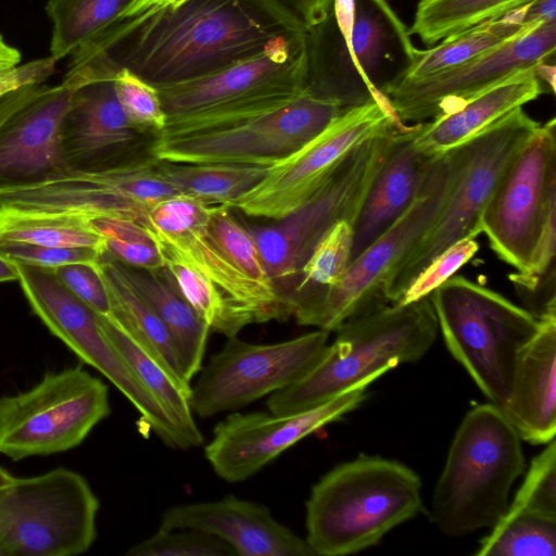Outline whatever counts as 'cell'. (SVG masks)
<instances>
[{"label": "cell", "instance_id": "obj_6", "mask_svg": "<svg viewBox=\"0 0 556 556\" xmlns=\"http://www.w3.org/2000/svg\"><path fill=\"white\" fill-rule=\"evenodd\" d=\"M523 469L521 438L503 412L490 402L475 405L458 426L435 483L432 521L448 536L491 529Z\"/></svg>", "mask_w": 556, "mask_h": 556}, {"label": "cell", "instance_id": "obj_32", "mask_svg": "<svg viewBox=\"0 0 556 556\" xmlns=\"http://www.w3.org/2000/svg\"><path fill=\"white\" fill-rule=\"evenodd\" d=\"M98 269L109 294L111 315L139 336L177 379L190 383L184 377L175 345L167 329L124 278L115 260L104 252L98 262Z\"/></svg>", "mask_w": 556, "mask_h": 556}, {"label": "cell", "instance_id": "obj_29", "mask_svg": "<svg viewBox=\"0 0 556 556\" xmlns=\"http://www.w3.org/2000/svg\"><path fill=\"white\" fill-rule=\"evenodd\" d=\"M99 326L139 382L157 401L190 447L203 443L190 406L191 384L177 379L149 345L112 315H98Z\"/></svg>", "mask_w": 556, "mask_h": 556}, {"label": "cell", "instance_id": "obj_55", "mask_svg": "<svg viewBox=\"0 0 556 556\" xmlns=\"http://www.w3.org/2000/svg\"><path fill=\"white\" fill-rule=\"evenodd\" d=\"M21 58H12V56H2L0 55V71H4L16 66L20 62Z\"/></svg>", "mask_w": 556, "mask_h": 556}, {"label": "cell", "instance_id": "obj_42", "mask_svg": "<svg viewBox=\"0 0 556 556\" xmlns=\"http://www.w3.org/2000/svg\"><path fill=\"white\" fill-rule=\"evenodd\" d=\"M129 556H233L235 551L215 535L197 529L159 530L127 552Z\"/></svg>", "mask_w": 556, "mask_h": 556}, {"label": "cell", "instance_id": "obj_24", "mask_svg": "<svg viewBox=\"0 0 556 556\" xmlns=\"http://www.w3.org/2000/svg\"><path fill=\"white\" fill-rule=\"evenodd\" d=\"M139 132L128 121L113 78H100L76 89L61 130L66 168L92 169L131 159Z\"/></svg>", "mask_w": 556, "mask_h": 556}, {"label": "cell", "instance_id": "obj_33", "mask_svg": "<svg viewBox=\"0 0 556 556\" xmlns=\"http://www.w3.org/2000/svg\"><path fill=\"white\" fill-rule=\"evenodd\" d=\"M160 250L164 267L178 292L211 330L228 339L237 337L245 326L256 323L251 311L229 298L197 267L167 250Z\"/></svg>", "mask_w": 556, "mask_h": 556}, {"label": "cell", "instance_id": "obj_45", "mask_svg": "<svg viewBox=\"0 0 556 556\" xmlns=\"http://www.w3.org/2000/svg\"><path fill=\"white\" fill-rule=\"evenodd\" d=\"M104 252L88 247H45L23 242H0V255L11 262L45 269L85 263L97 265Z\"/></svg>", "mask_w": 556, "mask_h": 556}, {"label": "cell", "instance_id": "obj_40", "mask_svg": "<svg viewBox=\"0 0 556 556\" xmlns=\"http://www.w3.org/2000/svg\"><path fill=\"white\" fill-rule=\"evenodd\" d=\"M87 223L104 239L105 252L118 262L146 270L164 267L163 254L143 225L112 216L88 218Z\"/></svg>", "mask_w": 556, "mask_h": 556}, {"label": "cell", "instance_id": "obj_18", "mask_svg": "<svg viewBox=\"0 0 556 556\" xmlns=\"http://www.w3.org/2000/svg\"><path fill=\"white\" fill-rule=\"evenodd\" d=\"M329 333L317 329L270 344L228 338L200 369L191 387L193 414L208 418L235 412L292 384L321 356Z\"/></svg>", "mask_w": 556, "mask_h": 556}, {"label": "cell", "instance_id": "obj_13", "mask_svg": "<svg viewBox=\"0 0 556 556\" xmlns=\"http://www.w3.org/2000/svg\"><path fill=\"white\" fill-rule=\"evenodd\" d=\"M349 110L306 87L289 103L239 123L180 136H156L149 154L176 163L274 165Z\"/></svg>", "mask_w": 556, "mask_h": 556}, {"label": "cell", "instance_id": "obj_5", "mask_svg": "<svg viewBox=\"0 0 556 556\" xmlns=\"http://www.w3.org/2000/svg\"><path fill=\"white\" fill-rule=\"evenodd\" d=\"M308 70V30H302L278 36L260 53L218 72L157 87L166 114L157 136L205 131L276 110L306 89Z\"/></svg>", "mask_w": 556, "mask_h": 556}, {"label": "cell", "instance_id": "obj_26", "mask_svg": "<svg viewBox=\"0 0 556 556\" xmlns=\"http://www.w3.org/2000/svg\"><path fill=\"white\" fill-rule=\"evenodd\" d=\"M540 321L519 354L510 396L500 408L531 444H547L556 433V317Z\"/></svg>", "mask_w": 556, "mask_h": 556}, {"label": "cell", "instance_id": "obj_28", "mask_svg": "<svg viewBox=\"0 0 556 556\" xmlns=\"http://www.w3.org/2000/svg\"><path fill=\"white\" fill-rule=\"evenodd\" d=\"M115 263L124 278L167 329L184 377L191 382L202 368L210 327L178 292L165 267L146 270L130 267L117 260Z\"/></svg>", "mask_w": 556, "mask_h": 556}, {"label": "cell", "instance_id": "obj_17", "mask_svg": "<svg viewBox=\"0 0 556 556\" xmlns=\"http://www.w3.org/2000/svg\"><path fill=\"white\" fill-rule=\"evenodd\" d=\"M389 102L353 108L282 161L230 207L247 216L279 220L306 203L339 162L356 146L390 127L402 126Z\"/></svg>", "mask_w": 556, "mask_h": 556}, {"label": "cell", "instance_id": "obj_52", "mask_svg": "<svg viewBox=\"0 0 556 556\" xmlns=\"http://www.w3.org/2000/svg\"><path fill=\"white\" fill-rule=\"evenodd\" d=\"M160 0H132L130 5L124 12L123 16H130L139 12L146 11L151 7L157 5Z\"/></svg>", "mask_w": 556, "mask_h": 556}, {"label": "cell", "instance_id": "obj_38", "mask_svg": "<svg viewBox=\"0 0 556 556\" xmlns=\"http://www.w3.org/2000/svg\"><path fill=\"white\" fill-rule=\"evenodd\" d=\"M352 238V223L341 220L316 244L301 268L292 298L293 313L342 279L351 261Z\"/></svg>", "mask_w": 556, "mask_h": 556}, {"label": "cell", "instance_id": "obj_46", "mask_svg": "<svg viewBox=\"0 0 556 556\" xmlns=\"http://www.w3.org/2000/svg\"><path fill=\"white\" fill-rule=\"evenodd\" d=\"M51 271L70 292L98 315L110 316L112 314L109 294L98 264L74 263L60 266Z\"/></svg>", "mask_w": 556, "mask_h": 556}, {"label": "cell", "instance_id": "obj_7", "mask_svg": "<svg viewBox=\"0 0 556 556\" xmlns=\"http://www.w3.org/2000/svg\"><path fill=\"white\" fill-rule=\"evenodd\" d=\"M541 124L522 108L451 149L453 176L431 226L390 275L384 296L396 303L415 277L454 243L481 233V216L505 167Z\"/></svg>", "mask_w": 556, "mask_h": 556}, {"label": "cell", "instance_id": "obj_12", "mask_svg": "<svg viewBox=\"0 0 556 556\" xmlns=\"http://www.w3.org/2000/svg\"><path fill=\"white\" fill-rule=\"evenodd\" d=\"M110 413L106 384L83 367L47 372L31 389L0 397V454L21 460L68 451Z\"/></svg>", "mask_w": 556, "mask_h": 556}, {"label": "cell", "instance_id": "obj_37", "mask_svg": "<svg viewBox=\"0 0 556 556\" xmlns=\"http://www.w3.org/2000/svg\"><path fill=\"white\" fill-rule=\"evenodd\" d=\"M556 517L507 507L477 556H555Z\"/></svg>", "mask_w": 556, "mask_h": 556}, {"label": "cell", "instance_id": "obj_16", "mask_svg": "<svg viewBox=\"0 0 556 556\" xmlns=\"http://www.w3.org/2000/svg\"><path fill=\"white\" fill-rule=\"evenodd\" d=\"M12 263L24 295L46 327L124 394L148 431L169 447L190 448L184 434L104 336L98 314L70 292L50 269Z\"/></svg>", "mask_w": 556, "mask_h": 556}, {"label": "cell", "instance_id": "obj_39", "mask_svg": "<svg viewBox=\"0 0 556 556\" xmlns=\"http://www.w3.org/2000/svg\"><path fill=\"white\" fill-rule=\"evenodd\" d=\"M207 227L232 265L261 291L280 302L291 317L268 276L252 235L245 224L235 217L231 207L212 204Z\"/></svg>", "mask_w": 556, "mask_h": 556}, {"label": "cell", "instance_id": "obj_50", "mask_svg": "<svg viewBox=\"0 0 556 556\" xmlns=\"http://www.w3.org/2000/svg\"><path fill=\"white\" fill-rule=\"evenodd\" d=\"M556 21V0H533L522 7L519 22L525 25Z\"/></svg>", "mask_w": 556, "mask_h": 556}, {"label": "cell", "instance_id": "obj_43", "mask_svg": "<svg viewBox=\"0 0 556 556\" xmlns=\"http://www.w3.org/2000/svg\"><path fill=\"white\" fill-rule=\"evenodd\" d=\"M509 508L556 517V442L536 455Z\"/></svg>", "mask_w": 556, "mask_h": 556}, {"label": "cell", "instance_id": "obj_35", "mask_svg": "<svg viewBox=\"0 0 556 556\" xmlns=\"http://www.w3.org/2000/svg\"><path fill=\"white\" fill-rule=\"evenodd\" d=\"M533 0H419L410 35L427 45L516 11Z\"/></svg>", "mask_w": 556, "mask_h": 556}, {"label": "cell", "instance_id": "obj_9", "mask_svg": "<svg viewBox=\"0 0 556 556\" xmlns=\"http://www.w3.org/2000/svg\"><path fill=\"white\" fill-rule=\"evenodd\" d=\"M393 126L353 148L321 188L296 211L267 225H247L275 289L292 316L301 268L339 222L353 223L368 185L384 157Z\"/></svg>", "mask_w": 556, "mask_h": 556}, {"label": "cell", "instance_id": "obj_27", "mask_svg": "<svg viewBox=\"0 0 556 556\" xmlns=\"http://www.w3.org/2000/svg\"><path fill=\"white\" fill-rule=\"evenodd\" d=\"M535 67L518 71L430 122L419 123L415 147L432 156L444 153L513 110L536 99L545 89Z\"/></svg>", "mask_w": 556, "mask_h": 556}, {"label": "cell", "instance_id": "obj_56", "mask_svg": "<svg viewBox=\"0 0 556 556\" xmlns=\"http://www.w3.org/2000/svg\"><path fill=\"white\" fill-rule=\"evenodd\" d=\"M182 0H160L157 5L175 4Z\"/></svg>", "mask_w": 556, "mask_h": 556}, {"label": "cell", "instance_id": "obj_3", "mask_svg": "<svg viewBox=\"0 0 556 556\" xmlns=\"http://www.w3.org/2000/svg\"><path fill=\"white\" fill-rule=\"evenodd\" d=\"M307 87L346 109L371 100L410 65L409 29L387 0H333L327 17L308 30Z\"/></svg>", "mask_w": 556, "mask_h": 556}, {"label": "cell", "instance_id": "obj_54", "mask_svg": "<svg viewBox=\"0 0 556 556\" xmlns=\"http://www.w3.org/2000/svg\"><path fill=\"white\" fill-rule=\"evenodd\" d=\"M16 477L11 475L8 470L0 466V490H3L11 485Z\"/></svg>", "mask_w": 556, "mask_h": 556}, {"label": "cell", "instance_id": "obj_14", "mask_svg": "<svg viewBox=\"0 0 556 556\" xmlns=\"http://www.w3.org/2000/svg\"><path fill=\"white\" fill-rule=\"evenodd\" d=\"M176 194L179 192L162 177L150 155L100 168H66L2 189L0 206L86 219L121 217L148 228L150 207Z\"/></svg>", "mask_w": 556, "mask_h": 556}, {"label": "cell", "instance_id": "obj_23", "mask_svg": "<svg viewBox=\"0 0 556 556\" xmlns=\"http://www.w3.org/2000/svg\"><path fill=\"white\" fill-rule=\"evenodd\" d=\"M160 528L204 531L241 556L315 555L305 539L274 518L268 506L233 495L172 506L163 513Z\"/></svg>", "mask_w": 556, "mask_h": 556}, {"label": "cell", "instance_id": "obj_41", "mask_svg": "<svg viewBox=\"0 0 556 556\" xmlns=\"http://www.w3.org/2000/svg\"><path fill=\"white\" fill-rule=\"evenodd\" d=\"M117 100L131 125L141 134L160 135L166 126L157 89L127 68H119L114 77Z\"/></svg>", "mask_w": 556, "mask_h": 556}, {"label": "cell", "instance_id": "obj_20", "mask_svg": "<svg viewBox=\"0 0 556 556\" xmlns=\"http://www.w3.org/2000/svg\"><path fill=\"white\" fill-rule=\"evenodd\" d=\"M555 50L556 21L542 22L464 64L425 79L390 86L383 94L402 123H420L518 71L547 63Z\"/></svg>", "mask_w": 556, "mask_h": 556}, {"label": "cell", "instance_id": "obj_36", "mask_svg": "<svg viewBox=\"0 0 556 556\" xmlns=\"http://www.w3.org/2000/svg\"><path fill=\"white\" fill-rule=\"evenodd\" d=\"M0 242L45 247H88L105 252L104 239L86 218L0 206Z\"/></svg>", "mask_w": 556, "mask_h": 556}, {"label": "cell", "instance_id": "obj_49", "mask_svg": "<svg viewBox=\"0 0 556 556\" xmlns=\"http://www.w3.org/2000/svg\"><path fill=\"white\" fill-rule=\"evenodd\" d=\"M43 87L41 84L26 85L0 97V129L18 109L37 96Z\"/></svg>", "mask_w": 556, "mask_h": 556}, {"label": "cell", "instance_id": "obj_22", "mask_svg": "<svg viewBox=\"0 0 556 556\" xmlns=\"http://www.w3.org/2000/svg\"><path fill=\"white\" fill-rule=\"evenodd\" d=\"M78 87L63 80L43 89L0 129V190L66 169L61 130Z\"/></svg>", "mask_w": 556, "mask_h": 556}, {"label": "cell", "instance_id": "obj_47", "mask_svg": "<svg viewBox=\"0 0 556 556\" xmlns=\"http://www.w3.org/2000/svg\"><path fill=\"white\" fill-rule=\"evenodd\" d=\"M54 64L49 56L0 71V97L26 85L41 84L53 73Z\"/></svg>", "mask_w": 556, "mask_h": 556}, {"label": "cell", "instance_id": "obj_21", "mask_svg": "<svg viewBox=\"0 0 556 556\" xmlns=\"http://www.w3.org/2000/svg\"><path fill=\"white\" fill-rule=\"evenodd\" d=\"M212 204L176 194L152 205L148 229L161 249L187 261L229 298L247 307L256 323L287 320L283 305L250 282L222 251L207 227Z\"/></svg>", "mask_w": 556, "mask_h": 556}, {"label": "cell", "instance_id": "obj_44", "mask_svg": "<svg viewBox=\"0 0 556 556\" xmlns=\"http://www.w3.org/2000/svg\"><path fill=\"white\" fill-rule=\"evenodd\" d=\"M478 250L479 243L471 238L454 243L415 277L395 304L405 305L429 296L469 262Z\"/></svg>", "mask_w": 556, "mask_h": 556}, {"label": "cell", "instance_id": "obj_31", "mask_svg": "<svg viewBox=\"0 0 556 556\" xmlns=\"http://www.w3.org/2000/svg\"><path fill=\"white\" fill-rule=\"evenodd\" d=\"M162 177L180 194L208 204L230 206L268 173L271 165L242 163H176L155 159Z\"/></svg>", "mask_w": 556, "mask_h": 556}, {"label": "cell", "instance_id": "obj_34", "mask_svg": "<svg viewBox=\"0 0 556 556\" xmlns=\"http://www.w3.org/2000/svg\"><path fill=\"white\" fill-rule=\"evenodd\" d=\"M132 0H48L51 58L56 62L88 46L115 25Z\"/></svg>", "mask_w": 556, "mask_h": 556}, {"label": "cell", "instance_id": "obj_1", "mask_svg": "<svg viewBox=\"0 0 556 556\" xmlns=\"http://www.w3.org/2000/svg\"><path fill=\"white\" fill-rule=\"evenodd\" d=\"M302 30L276 0H182L135 14L106 55L157 88L218 72Z\"/></svg>", "mask_w": 556, "mask_h": 556}, {"label": "cell", "instance_id": "obj_4", "mask_svg": "<svg viewBox=\"0 0 556 556\" xmlns=\"http://www.w3.org/2000/svg\"><path fill=\"white\" fill-rule=\"evenodd\" d=\"M422 510L421 481L413 469L361 454L313 485L305 504V540L315 555L355 554Z\"/></svg>", "mask_w": 556, "mask_h": 556}, {"label": "cell", "instance_id": "obj_30", "mask_svg": "<svg viewBox=\"0 0 556 556\" xmlns=\"http://www.w3.org/2000/svg\"><path fill=\"white\" fill-rule=\"evenodd\" d=\"M520 9L501 18L485 22L443 39L442 43L430 49L416 50L408 68L388 87L425 79L456 67L511 40L539 24H521L519 22Z\"/></svg>", "mask_w": 556, "mask_h": 556}, {"label": "cell", "instance_id": "obj_25", "mask_svg": "<svg viewBox=\"0 0 556 556\" xmlns=\"http://www.w3.org/2000/svg\"><path fill=\"white\" fill-rule=\"evenodd\" d=\"M419 123L394 131L352 223L351 261L391 227L414 201L435 155L419 151L414 138Z\"/></svg>", "mask_w": 556, "mask_h": 556}, {"label": "cell", "instance_id": "obj_48", "mask_svg": "<svg viewBox=\"0 0 556 556\" xmlns=\"http://www.w3.org/2000/svg\"><path fill=\"white\" fill-rule=\"evenodd\" d=\"M309 30L329 14L333 0H276Z\"/></svg>", "mask_w": 556, "mask_h": 556}, {"label": "cell", "instance_id": "obj_11", "mask_svg": "<svg viewBox=\"0 0 556 556\" xmlns=\"http://www.w3.org/2000/svg\"><path fill=\"white\" fill-rule=\"evenodd\" d=\"M99 500L76 471L56 468L0 490V556H75L97 536Z\"/></svg>", "mask_w": 556, "mask_h": 556}, {"label": "cell", "instance_id": "obj_8", "mask_svg": "<svg viewBox=\"0 0 556 556\" xmlns=\"http://www.w3.org/2000/svg\"><path fill=\"white\" fill-rule=\"evenodd\" d=\"M429 296L448 351L490 403L502 408L510 396L519 354L541 321L464 276H452Z\"/></svg>", "mask_w": 556, "mask_h": 556}, {"label": "cell", "instance_id": "obj_51", "mask_svg": "<svg viewBox=\"0 0 556 556\" xmlns=\"http://www.w3.org/2000/svg\"><path fill=\"white\" fill-rule=\"evenodd\" d=\"M17 280V271L14 264L0 255V282Z\"/></svg>", "mask_w": 556, "mask_h": 556}, {"label": "cell", "instance_id": "obj_10", "mask_svg": "<svg viewBox=\"0 0 556 556\" xmlns=\"http://www.w3.org/2000/svg\"><path fill=\"white\" fill-rule=\"evenodd\" d=\"M452 176L451 151L435 155L409 207L349 264L336 286L294 311L296 323L331 332L355 316L390 304L384 296L388 279L431 226Z\"/></svg>", "mask_w": 556, "mask_h": 556}, {"label": "cell", "instance_id": "obj_2", "mask_svg": "<svg viewBox=\"0 0 556 556\" xmlns=\"http://www.w3.org/2000/svg\"><path fill=\"white\" fill-rule=\"evenodd\" d=\"M438 330L430 296L355 316L336 330L333 342L301 378L268 396L266 406L276 415L293 414L370 384L390 369L420 359Z\"/></svg>", "mask_w": 556, "mask_h": 556}, {"label": "cell", "instance_id": "obj_19", "mask_svg": "<svg viewBox=\"0 0 556 556\" xmlns=\"http://www.w3.org/2000/svg\"><path fill=\"white\" fill-rule=\"evenodd\" d=\"M368 386L354 387L293 414L233 412L215 426L205 457L220 479L243 481L302 439L356 409L366 400Z\"/></svg>", "mask_w": 556, "mask_h": 556}, {"label": "cell", "instance_id": "obj_53", "mask_svg": "<svg viewBox=\"0 0 556 556\" xmlns=\"http://www.w3.org/2000/svg\"><path fill=\"white\" fill-rule=\"evenodd\" d=\"M0 55L21 58L18 50L7 45L1 35H0Z\"/></svg>", "mask_w": 556, "mask_h": 556}, {"label": "cell", "instance_id": "obj_15", "mask_svg": "<svg viewBox=\"0 0 556 556\" xmlns=\"http://www.w3.org/2000/svg\"><path fill=\"white\" fill-rule=\"evenodd\" d=\"M556 220V122L540 125L502 173L481 216L497 256L527 271L545 228Z\"/></svg>", "mask_w": 556, "mask_h": 556}]
</instances>
